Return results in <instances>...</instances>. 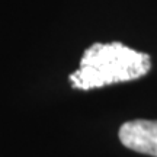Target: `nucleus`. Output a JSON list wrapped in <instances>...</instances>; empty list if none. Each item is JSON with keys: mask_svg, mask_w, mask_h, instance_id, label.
Here are the masks:
<instances>
[{"mask_svg": "<svg viewBox=\"0 0 157 157\" xmlns=\"http://www.w3.org/2000/svg\"><path fill=\"white\" fill-rule=\"evenodd\" d=\"M150 67V57L144 52L121 42H96L83 52L78 68L68 78L74 89L90 90L140 78Z\"/></svg>", "mask_w": 157, "mask_h": 157, "instance_id": "1", "label": "nucleus"}, {"mask_svg": "<svg viewBox=\"0 0 157 157\" xmlns=\"http://www.w3.org/2000/svg\"><path fill=\"white\" fill-rule=\"evenodd\" d=\"M119 140L129 150L157 157V121L135 119L125 122L119 128Z\"/></svg>", "mask_w": 157, "mask_h": 157, "instance_id": "2", "label": "nucleus"}]
</instances>
